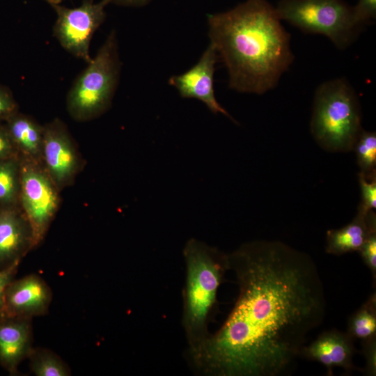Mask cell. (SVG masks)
<instances>
[{"label": "cell", "instance_id": "obj_1", "mask_svg": "<svg viewBox=\"0 0 376 376\" xmlns=\"http://www.w3.org/2000/svg\"><path fill=\"white\" fill-rule=\"evenodd\" d=\"M228 260L239 288L234 307L185 357L203 375H285L324 318L318 267L308 254L280 241L245 243Z\"/></svg>", "mask_w": 376, "mask_h": 376}, {"label": "cell", "instance_id": "obj_2", "mask_svg": "<svg viewBox=\"0 0 376 376\" xmlns=\"http://www.w3.org/2000/svg\"><path fill=\"white\" fill-rule=\"evenodd\" d=\"M210 44L224 63L228 86L241 93L273 89L294 60L290 34L267 0H247L208 15Z\"/></svg>", "mask_w": 376, "mask_h": 376}, {"label": "cell", "instance_id": "obj_3", "mask_svg": "<svg viewBox=\"0 0 376 376\" xmlns=\"http://www.w3.org/2000/svg\"><path fill=\"white\" fill-rule=\"evenodd\" d=\"M186 278L182 324L187 351L198 348L210 335L208 324L218 307L217 292L229 270L228 254L192 238L183 249Z\"/></svg>", "mask_w": 376, "mask_h": 376}, {"label": "cell", "instance_id": "obj_4", "mask_svg": "<svg viewBox=\"0 0 376 376\" xmlns=\"http://www.w3.org/2000/svg\"><path fill=\"white\" fill-rule=\"evenodd\" d=\"M310 127L322 149L331 152L353 150L363 129L360 102L347 81L336 79L317 88Z\"/></svg>", "mask_w": 376, "mask_h": 376}, {"label": "cell", "instance_id": "obj_5", "mask_svg": "<svg viewBox=\"0 0 376 376\" xmlns=\"http://www.w3.org/2000/svg\"><path fill=\"white\" fill-rule=\"evenodd\" d=\"M69 91L67 106L76 120H86L103 113L111 104L118 81L120 61L114 31L88 63Z\"/></svg>", "mask_w": 376, "mask_h": 376}, {"label": "cell", "instance_id": "obj_6", "mask_svg": "<svg viewBox=\"0 0 376 376\" xmlns=\"http://www.w3.org/2000/svg\"><path fill=\"white\" fill-rule=\"evenodd\" d=\"M275 10L281 20L305 33L324 35L340 49L350 45L362 29L352 7L343 0H281Z\"/></svg>", "mask_w": 376, "mask_h": 376}, {"label": "cell", "instance_id": "obj_7", "mask_svg": "<svg viewBox=\"0 0 376 376\" xmlns=\"http://www.w3.org/2000/svg\"><path fill=\"white\" fill-rule=\"evenodd\" d=\"M111 0H102L95 3L93 0H84L81 6L68 8L52 4L57 13L54 35L61 46L74 56L88 63L89 45L96 29L105 18V6Z\"/></svg>", "mask_w": 376, "mask_h": 376}, {"label": "cell", "instance_id": "obj_8", "mask_svg": "<svg viewBox=\"0 0 376 376\" xmlns=\"http://www.w3.org/2000/svg\"><path fill=\"white\" fill-rule=\"evenodd\" d=\"M20 185L23 207L36 243L56 210L57 193L50 177L31 163L24 164L21 169Z\"/></svg>", "mask_w": 376, "mask_h": 376}, {"label": "cell", "instance_id": "obj_9", "mask_svg": "<svg viewBox=\"0 0 376 376\" xmlns=\"http://www.w3.org/2000/svg\"><path fill=\"white\" fill-rule=\"evenodd\" d=\"M218 57L210 44L194 66L182 75L171 77L169 84L177 88L181 97L201 100L214 113H223L235 121L214 95L213 77Z\"/></svg>", "mask_w": 376, "mask_h": 376}, {"label": "cell", "instance_id": "obj_10", "mask_svg": "<svg viewBox=\"0 0 376 376\" xmlns=\"http://www.w3.org/2000/svg\"><path fill=\"white\" fill-rule=\"evenodd\" d=\"M42 155L54 185L70 182L77 171L78 158L67 130L58 120L43 127Z\"/></svg>", "mask_w": 376, "mask_h": 376}, {"label": "cell", "instance_id": "obj_11", "mask_svg": "<svg viewBox=\"0 0 376 376\" xmlns=\"http://www.w3.org/2000/svg\"><path fill=\"white\" fill-rule=\"evenodd\" d=\"M355 352L354 340L348 334L332 329L322 332L315 340L306 345L301 357L322 363L327 368V375H332L336 367L347 371L356 369L352 361Z\"/></svg>", "mask_w": 376, "mask_h": 376}, {"label": "cell", "instance_id": "obj_12", "mask_svg": "<svg viewBox=\"0 0 376 376\" xmlns=\"http://www.w3.org/2000/svg\"><path fill=\"white\" fill-rule=\"evenodd\" d=\"M50 301V292L38 276L30 275L8 285L4 297L3 311L11 317L44 312Z\"/></svg>", "mask_w": 376, "mask_h": 376}, {"label": "cell", "instance_id": "obj_13", "mask_svg": "<svg viewBox=\"0 0 376 376\" xmlns=\"http://www.w3.org/2000/svg\"><path fill=\"white\" fill-rule=\"evenodd\" d=\"M375 230L376 217L373 210L367 214L358 210L350 223L327 232L326 251L336 256L359 251L370 233Z\"/></svg>", "mask_w": 376, "mask_h": 376}, {"label": "cell", "instance_id": "obj_14", "mask_svg": "<svg viewBox=\"0 0 376 376\" xmlns=\"http://www.w3.org/2000/svg\"><path fill=\"white\" fill-rule=\"evenodd\" d=\"M30 330L24 321L0 322V362L13 371L29 351Z\"/></svg>", "mask_w": 376, "mask_h": 376}, {"label": "cell", "instance_id": "obj_15", "mask_svg": "<svg viewBox=\"0 0 376 376\" xmlns=\"http://www.w3.org/2000/svg\"><path fill=\"white\" fill-rule=\"evenodd\" d=\"M8 119L11 140L31 158L36 159L42 155L43 127L22 115L13 114Z\"/></svg>", "mask_w": 376, "mask_h": 376}, {"label": "cell", "instance_id": "obj_16", "mask_svg": "<svg viewBox=\"0 0 376 376\" xmlns=\"http://www.w3.org/2000/svg\"><path fill=\"white\" fill-rule=\"evenodd\" d=\"M27 240L26 230L14 213L0 214V264L15 260Z\"/></svg>", "mask_w": 376, "mask_h": 376}, {"label": "cell", "instance_id": "obj_17", "mask_svg": "<svg viewBox=\"0 0 376 376\" xmlns=\"http://www.w3.org/2000/svg\"><path fill=\"white\" fill-rule=\"evenodd\" d=\"M348 335L353 339L365 340L376 336V296L371 295L348 320Z\"/></svg>", "mask_w": 376, "mask_h": 376}, {"label": "cell", "instance_id": "obj_18", "mask_svg": "<svg viewBox=\"0 0 376 376\" xmlns=\"http://www.w3.org/2000/svg\"><path fill=\"white\" fill-rule=\"evenodd\" d=\"M360 172L366 178L376 177V133L362 130L353 148Z\"/></svg>", "mask_w": 376, "mask_h": 376}, {"label": "cell", "instance_id": "obj_19", "mask_svg": "<svg viewBox=\"0 0 376 376\" xmlns=\"http://www.w3.org/2000/svg\"><path fill=\"white\" fill-rule=\"evenodd\" d=\"M31 368L38 376H66L69 372L64 363L49 352L35 354L31 363Z\"/></svg>", "mask_w": 376, "mask_h": 376}, {"label": "cell", "instance_id": "obj_20", "mask_svg": "<svg viewBox=\"0 0 376 376\" xmlns=\"http://www.w3.org/2000/svg\"><path fill=\"white\" fill-rule=\"evenodd\" d=\"M17 191V169L10 162H0V201H12Z\"/></svg>", "mask_w": 376, "mask_h": 376}, {"label": "cell", "instance_id": "obj_21", "mask_svg": "<svg viewBox=\"0 0 376 376\" xmlns=\"http://www.w3.org/2000/svg\"><path fill=\"white\" fill-rule=\"evenodd\" d=\"M358 177L361 196L358 210L367 214L376 207V177L368 179L361 173Z\"/></svg>", "mask_w": 376, "mask_h": 376}, {"label": "cell", "instance_id": "obj_22", "mask_svg": "<svg viewBox=\"0 0 376 376\" xmlns=\"http://www.w3.org/2000/svg\"><path fill=\"white\" fill-rule=\"evenodd\" d=\"M360 255L370 269L374 280L376 278V230L370 233L359 250Z\"/></svg>", "mask_w": 376, "mask_h": 376}, {"label": "cell", "instance_id": "obj_23", "mask_svg": "<svg viewBox=\"0 0 376 376\" xmlns=\"http://www.w3.org/2000/svg\"><path fill=\"white\" fill-rule=\"evenodd\" d=\"M355 22L363 27L376 16V0H359L352 7Z\"/></svg>", "mask_w": 376, "mask_h": 376}, {"label": "cell", "instance_id": "obj_24", "mask_svg": "<svg viewBox=\"0 0 376 376\" xmlns=\"http://www.w3.org/2000/svg\"><path fill=\"white\" fill-rule=\"evenodd\" d=\"M363 353L366 359V366L362 370L367 375H376V336L362 340Z\"/></svg>", "mask_w": 376, "mask_h": 376}, {"label": "cell", "instance_id": "obj_25", "mask_svg": "<svg viewBox=\"0 0 376 376\" xmlns=\"http://www.w3.org/2000/svg\"><path fill=\"white\" fill-rule=\"evenodd\" d=\"M16 109L15 102L10 93L0 86V119L8 118Z\"/></svg>", "mask_w": 376, "mask_h": 376}, {"label": "cell", "instance_id": "obj_26", "mask_svg": "<svg viewBox=\"0 0 376 376\" xmlns=\"http://www.w3.org/2000/svg\"><path fill=\"white\" fill-rule=\"evenodd\" d=\"M14 267L13 265L5 269H0V313L3 311L5 292L10 283Z\"/></svg>", "mask_w": 376, "mask_h": 376}, {"label": "cell", "instance_id": "obj_27", "mask_svg": "<svg viewBox=\"0 0 376 376\" xmlns=\"http://www.w3.org/2000/svg\"><path fill=\"white\" fill-rule=\"evenodd\" d=\"M12 150V140L8 132L0 129V159L6 157Z\"/></svg>", "mask_w": 376, "mask_h": 376}, {"label": "cell", "instance_id": "obj_28", "mask_svg": "<svg viewBox=\"0 0 376 376\" xmlns=\"http://www.w3.org/2000/svg\"><path fill=\"white\" fill-rule=\"evenodd\" d=\"M150 0H111V2H114L120 5L125 6H143L148 3Z\"/></svg>", "mask_w": 376, "mask_h": 376}, {"label": "cell", "instance_id": "obj_29", "mask_svg": "<svg viewBox=\"0 0 376 376\" xmlns=\"http://www.w3.org/2000/svg\"><path fill=\"white\" fill-rule=\"evenodd\" d=\"M49 3L52 4H58L62 1V0H47Z\"/></svg>", "mask_w": 376, "mask_h": 376}]
</instances>
